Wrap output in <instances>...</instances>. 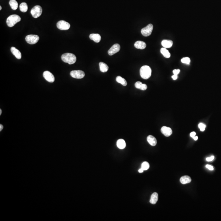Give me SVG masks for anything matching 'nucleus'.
<instances>
[{
	"instance_id": "1",
	"label": "nucleus",
	"mask_w": 221,
	"mask_h": 221,
	"mask_svg": "<svg viewBox=\"0 0 221 221\" xmlns=\"http://www.w3.org/2000/svg\"><path fill=\"white\" fill-rule=\"evenodd\" d=\"M62 60L65 63H68L69 64H74L76 61L77 58L76 55L70 53H66L62 55Z\"/></svg>"
},
{
	"instance_id": "2",
	"label": "nucleus",
	"mask_w": 221,
	"mask_h": 221,
	"mask_svg": "<svg viewBox=\"0 0 221 221\" xmlns=\"http://www.w3.org/2000/svg\"><path fill=\"white\" fill-rule=\"evenodd\" d=\"M140 76L142 78L145 80H147L151 77L152 74V70L148 66H143L140 68Z\"/></svg>"
},
{
	"instance_id": "3",
	"label": "nucleus",
	"mask_w": 221,
	"mask_h": 221,
	"mask_svg": "<svg viewBox=\"0 0 221 221\" xmlns=\"http://www.w3.org/2000/svg\"><path fill=\"white\" fill-rule=\"evenodd\" d=\"M21 18L18 15L13 14L9 16L7 19V25L10 27H12L14 25L20 21Z\"/></svg>"
},
{
	"instance_id": "4",
	"label": "nucleus",
	"mask_w": 221,
	"mask_h": 221,
	"mask_svg": "<svg viewBox=\"0 0 221 221\" xmlns=\"http://www.w3.org/2000/svg\"><path fill=\"white\" fill-rule=\"evenodd\" d=\"M42 9L39 5H36L31 10V14L34 18H37L42 14Z\"/></svg>"
},
{
	"instance_id": "5",
	"label": "nucleus",
	"mask_w": 221,
	"mask_h": 221,
	"mask_svg": "<svg viewBox=\"0 0 221 221\" xmlns=\"http://www.w3.org/2000/svg\"><path fill=\"white\" fill-rule=\"evenodd\" d=\"M26 42L30 44H35L38 42L39 37L37 35H30L25 37Z\"/></svg>"
},
{
	"instance_id": "6",
	"label": "nucleus",
	"mask_w": 221,
	"mask_h": 221,
	"mask_svg": "<svg viewBox=\"0 0 221 221\" xmlns=\"http://www.w3.org/2000/svg\"><path fill=\"white\" fill-rule=\"evenodd\" d=\"M153 29V25L152 24H150L146 27L142 29L141 33L143 36L148 37L151 35Z\"/></svg>"
},
{
	"instance_id": "7",
	"label": "nucleus",
	"mask_w": 221,
	"mask_h": 221,
	"mask_svg": "<svg viewBox=\"0 0 221 221\" xmlns=\"http://www.w3.org/2000/svg\"><path fill=\"white\" fill-rule=\"evenodd\" d=\"M57 26L58 28L62 31H66L69 29L70 27V24L65 21H60L57 22Z\"/></svg>"
},
{
	"instance_id": "8",
	"label": "nucleus",
	"mask_w": 221,
	"mask_h": 221,
	"mask_svg": "<svg viewBox=\"0 0 221 221\" xmlns=\"http://www.w3.org/2000/svg\"><path fill=\"white\" fill-rule=\"evenodd\" d=\"M70 75L74 78L80 79L83 78L85 76V73L82 70H72L70 72Z\"/></svg>"
},
{
	"instance_id": "9",
	"label": "nucleus",
	"mask_w": 221,
	"mask_h": 221,
	"mask_svg": "<svg viewBox=\"0 0 221 221\" xmlns=\"http://www.w3.org/2000/svg\"><path fill=\"white\" fill-rule=\"evenodd\" d=\"M43 76L46 80L50 83H52L55 81L54 76L49 71H44L43 73Z\"/></svg>"
},
{
	"instance_id": "10",
	"label": "nucleus",
	"mask_w": 221,
	"mask_h": 221,
	"mask_svg": "<svg viewBox=\"0 0 221 221\" xmlns=\"http://www.w3.org/2000/svg\"><path fill=\"white\" fill-rule=\"evenodd\" d=\"M121 49V46L118 43L113 45L108 50V53L109 55H113L117 52H119Z\"/></svg>"
},
{
	"instance_id": "11",
	"label": "nucleus",
	"mask_w": 221,
	"mask_h": 221,
	"mask_svg": "<svg viewBox=\"0 0 221 221\" xmlns=\"http://www.w3.org/2000/svg\"><path fill=\"white\" fill-rule=\"evenodd\" d=\"M161 132L162 133L164 134L165 136L166 137H169L172 133V129L168 127L164 126L161 129Z\"/></svg>"
},
{
	"instance_id": "12",
	"label": "nucleus",
	"mask_w": 221,
	"mask_h": 221,
	"mask_svg": "<svg viewBox=\"0 0 221 221\" xmlns=\"http://www.w3.org/2000/svg\"><path fill=\"white\" fill-rule=\"evenodd\" d=\"M11 51L13 54V55L15 56V57L17 58V59H19V60L21 59V57H22L21 52H20L19 50H18L16 48L12 47L11 48Z\"/></svg>"
},
{
	"instance_id": "13",
	"label": "nucleus",
	"mask_w": 221,
	"mask_h": 221,
	"mask_svg": "<svg viewBox=\"0 0 221 221\" xmlns=\"http://www.w3.org/2000/svg\"><path fill=\"white\" fill-rule=\"evenodd\" d=\"M89 38L96 43H99L101 39V37L98 34H91L89 35Z\"/></svg>"
},
{
	"instance_id": "14",
	"label": "nucleus",
	"mask_w": 221,
	"mask_h": 221,
	"mask_svg": "<svg viewBox=\"0 0 221 221\" xmlns=\"http://www.w3.org/2000/svg\"><path fill=\"white\" fill-rule=\"evenodd\" d=\"M134 46L137 49L143 50L146 47V44L145 42L142 41H138L135 43Z\"/></svg>"
},
{
	"instance_id": "15",
	"label": "nucleus",
	"mask_w": 221,
	"mask_h": 221,
	"mask_svg": "<svg viewBox=\"0 0 221 221\" xmlns=\"http://www.w3.org/2000/svg\"><path fill=\"white\" fill-rule=\"evenodd\" d=\"M147 141L150 145L152 146L156 145L157 144V140L156 138L153 136H148L147 137Z\"/></svg>"
},
{
	"instance_id": "16",
	"label": "nucleus",
	"mask_w": 221,
	"mask_h": 221,
	"mask_svg": "<svg viewBox=\"0 0 221 221\" xmlns=\"http://www.w3.org/2000/svg\"><path fill=\"white\" fill-rule=\"evenodd\" d=\"M162 46L165 48H170L173 45V41L172 40H164L161 42Z\"/></svg>"
},
{
	"instance_id": "17",
	"label": "nucleus",
	"mask_w": 221,
	"mask_h": 221,
	"mask_svg": "<svg viewBox=\"0 0 221 221\" xmlns=\"http://www.w3.org/2000/svg\"><path fill=\"white\" fill-rule=\"evenodd\" d=\"M136 88L141 90H146L148 88L147 85L146 84H143L141 82H137L135 84Z\"/></svg>"
},
{
	"instance_id": "18",
	"label": "nucleus",
	"mask_w": 221,
	"mask_h": 221,
	"mask_svg": "<svg viewBox=\"0 0 221 221\" xmlns=\"http://www.w3.org/2000/svg\"><path fill=\"white\" fill-rule=\"evenodd\" d=\"M180 181L183 184H185L190 183L191 181V179L188 176H183L181 178Z\"/></svg>"
},
{
	"instance_id": "19",
	"label": "nucleus",
	"mask_w": 221,
	"mask_h": 221,
	"mask_svg": "<svg viewBox=\"0 0 221 221\" xmlns=\"http://www.w3.org/2000/svg\"><path fill=\"white\" fill-rule=\"evenodd\" d=\"M158 200V194L156 193H153L151 195V198L150 200V203L152 204H155Z\"/></svg>"
},
{
	"instance_id": "20",
	"label": "nucleus",
	"mask_w": 221,
	"mask_h": 221,
	"mask_svg": "<svg viewBox=\"0 0 221 221\" xmlns=\"http://www.w3.org/2000/svg\"><path fill=\"white\" fill-rule=\"evenodd\" d=\"M99 66H100V70L102 72H106L109 70V66H108V65L103 62H100Z\"/></svg>"
},
{
	"instance_id": "21",
	"label": "nucleus",
	"mask_w": 221,
	"mask_h": 221,
	"mask_svg": "<svg viewBox=\"0 0 221 221\" xmlns=\"http://www.w3.org/2000/svg\"><path fill=\"white\" fill-rule=\"evenodd\" d=\"M117 146L119 149H123L126 147V143L123 139H120L117 142Z\"/></svg>"
},
{
	"instance_id": "22",
	"label": "nucleus",
	"mask_w": 221,
	"mask_h": 221,
	"mask_svg": "<svg viewBox=\"0 0 221 221\" xmlns=\"http://www.w3.org/2000/svg\"><path fill=\"white\" fill-rule=\"evenodd\" d=\"M160 51L161 53L165 57L169 58L171 56L170 53L168 51V50H167L166 48H161Z\"/></svg>"
},
{
	"instance_id": "23",
	"label": "nucleus",
	"mask_w": 221,
	"mask_h": 221,
	"mask_svg": "<svg viewBox=\"0 0 221 221\" xmlns=\"http://www.w3.org/2000/svg\"><path fill=\"white\" fill-rule=\"evenodd\" d=\"M116 80L117 82L120 83V84H121L122 85H123L124 86H127V84L126 80H125V79L123 78H122L120 76L117 77L116 78Z\"/></svg>"
},
{
	"instance_id": "24",
	"label": "nucleus",
	"mask_w": 221,
	"mask_h": 221,
	"mask_svg": "<svg viewBox=\"0 0 221 221\" xmlns=\"http://www.w3.org/2000/svg\"><path fill=\"white\" fill-rule=\"evenodd\" d=\"M9 4L12 10H16L18 8V3L16 0H10L9 2Z\"/></svg>"
},
{
	"instance_id": "25",
	"label": "nucleus",
	"mask_w": 221,
	"mask_h": 221,
	"mask_svg": "<svg viewBox=\"0 0 221 221\" xmlns=\"http://www.w3.org/2000/svg\"><path fill=\"white\" fill-rule=\"evenodd\" d=\"M20 10L23 12H25L28 10V6L26 3H22L20 4Z\"/></svg>"
},
{
	"instance_id": "26",
	"label": "nucleus",
	"mask_w": 221,
	"mask_h": 221,
	"mask_svg": "<svg viewBox=\"0 0 221 221\" xmlns=\"http://www.w3.org/2000/svg\"><path fill=\"white\" fill-rule=\"evenodd\" d=\"M141 168L143 169L144 170H147L150 168V165L148 162H144L142 164Z\"/></svg>"
},
{
	"instance_id": "27",
	"label": "nucleus",
	"mask_w": 221,
	"mask_h": 221,
	"mask_svg": "<svg viewBox=\"0 0 221 221\" xmlns=\"http://www.w3.org/2000/svg\"><path fill=\"white\" fill-rule=\"evenodd\" d=\"M181 62L182 63H183V64H189L190 62V60L189 58L186 57L183 58L181 59Z\"/></svg>"
},
{
	"instance_id": "28",
	"label": "nucleus",
	"mask_w": 221,
	"mask_h": 221,
	"mask_svg": "<svg viewBox=\"0 0 221 221\" xmlns=\"http://www.w3.org/2000/svg\"><path fill=\"white\" fill-rule=\"evenodd\" d=\"M198 127H199V128L200 129V131H203L205 130L206 125L204 124L200 123L198 125Z\"/></svg>"
},
{
	"instance_id": "29",
	"label": "nucleus",
	"mask_w": 221,
	"mask_h": 221,
	"mask_svg": "<svg viewBox=\"0 0 221 221\" xmlns=\"http://www.w3.org/2000/svg\"><path fill=\"white\" fill-rule=\"evenodd\" d=\"M180 72V70H179V69H174L173 71V73L174 74V75H178Z\"/></svg>"
},
{
	"instance_id": "30",
	"label": "nucleus",
	"mask_w": 221,
	"mask_h": 221,
	"mask_svg": "<svg viewBox=\"0 0 221 221\" xmlns=\"http://www.w3.org/2000/svg\"><path fill=\"white\" fill-rule=\"evenodd\" d=\"M214 158H215L214 156H211L210 157H208V158H207L206 160H207V161H211L214 160Z\"/></svg>"
},
{
	"instance_id": "31",
	"label": "nucleus",
	"mask_w": 221,
	"mask_h": 221,
	"mask_svg": "<svg viewBox=\"0 0 221 221\" xmlns=\"http://www.w3.org/2000/svg\"><path fill=\"white\" fill-rule=\"evenodd\" d=\"M205 167H206V168H207L208 169H209L210 170H214L213 167L212 166L209 165H207L205 166Z\"/></svg>"
},
{
	"instance_id": "32",
	"label": "nucleus",
	"mask_w": 221,
	"mask_h": 221,
	"mask_svg": "<svg viewBox=\"0 0 221 221\" xmlns=\"http://www.w3.org/2000/svg\"><path fill=\"white\" fill-rule=\"evenodd\" d=\"M196 133L195 132H194V131H193V132H191L190 134V136L191 137L193 138H194L195 136H196Z\"/></svg>"
},
{
	"instance_id": "33",
	"label": "nucleus",
	"mask_w": 221,
	"mask_h": 221,
	"mask_svg": "<svg viewBox=\"0 0 221 221\" xmlns=\"http://www.w3.org/2000/svg\"><path fill=\"white\" fill-rule=\"evenodd\" d=\"M172 78L173 79V80H176L178 78V75H174L173 76H172Z\"/></svg>"
},
{
	"instance_id": "34",
	"label": "nucleus",
	"mask_w": 221,
	"mask_h": 221,
	"mask_svg": "<svg viewBox=\"0 0 221 221\" xmlns=\"http://www.w3.org/2000/svg\"><path fill=\"white\" fill-rule=\"evenodd\" d=\"M144 171V170L142 168H141L139 170H138V172H139V173H142V172H143Z\"/></svg>"
},
{
	"instance_id": "35",
	"label": "nucleus",
	"mask_w": 221,
	"mask_h": 221,
	"mask_svg": "<svg viewBox=\"0 0 221 221\" xmlns=\"http://www.w3.org/2000/svg\"><path fill=\"white\" fill-rule=\"evenodd\" d=\"M3 125H1H1H0V131H2V130L3 129Z\"/></svg>"
},
{
	"instance_id": "36",
	"label": "nucleus",
	"mask_w": 221,
	"mask_h": 221,
	"mask_svg": "<svg viewBox=\"0 0 221 221\" xmlns=\"http://www.w3.org/2000/svg\"><path fill=\"white\" fill-rule=\"evenodd\" d=\"M195 140H197L198 139V136H195L194 138H193Z\"/></svg>"
},
{
	"instance_id": "37",
	"label": "nucleus",
	"mask_w": 221,
	"mask_h": 221,
	"mask_svg": "<svg viewBox=\"0 0 221 221\" xmlns=\"http://www.w3.org/2000/svg\"><path fill=\"white\" fill-rule=\"evenodd\" d=\"M1 113H2V110L1 109H0V115H1Z\"/></svg>"
},
{
	"instance_id": "38",
	"label": "nucleus",
	"mask_w": 221,
	"mask_h": 221,
	"mask_svg": "<svg viewBox=\"0 0 221 221\" xmlns=\"http://www.w3.org/2000/svg\"><path fill=\"white\" fill-rule=\"evenodd\" d=\"M1 9H2V7H1V6H0V10H1Z\"/></svg>"
}]
</instances>
